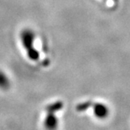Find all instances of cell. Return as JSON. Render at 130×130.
<instances>
[{"label": "cell", "mask_w": 130, "mask_h": 130, "mask_svg": "<svg viewBox=\"0 0 130 130\" xmlns=\"http://www.w3.org/2000/svg\"><path fill=\"white\" fill-rule=\"evenodd\" d=\"M34 38L35 35L32 31L29 30H25L22 32L21 39L24 48L28 53V56L31 60H37L39 57V53L34 49Z\"/></svg>", "instance_id": "6da1fadb"}, {"label": "cell", "mask_w": 130, "mask_h": 130, "mask_svg": "<svg viewBox=\"0 0 130 130\" xmlns=\"http://www.w3.org/2000/svg\"><path fill=\"white\" fill-rule=\"evenodd\" d=\"M92 107H93L92 108L93 109V114L97 118L104 119L109 115V108L106 104L98 102L96 104H92Z\"/></svg>", "instance_id": "7a4b0ae2"}, {"label": "cell", "mask_w": 130, "mask_h": 130, "mask_svg": "<svg viewBox=\"0 0 130 130\" xmlns=\"http://www.w3.org/2000/svg\"><path fill=\"white\" fill-rule=\"evenodd\" d=\"M92 106V103L91 101H86V102H84V103L79 104L78 106V110H81V111H85Z\"/></svg>", "instance_id": "3957f363"}]
</instances>
